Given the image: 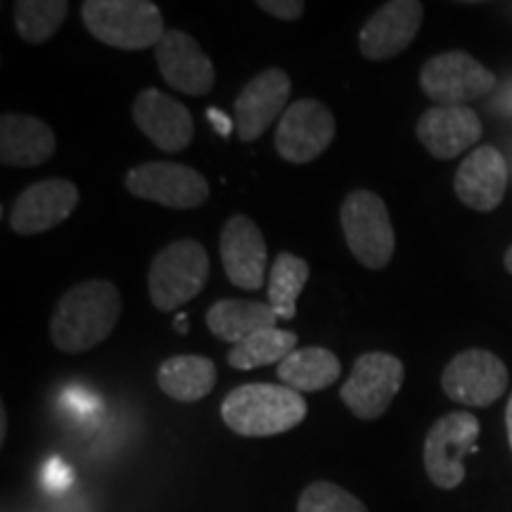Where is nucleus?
<instances>
[{
	"mask_svg": "<svg viewBox=\"0 0 512 512\" xmlns=\"http://www.w3.org/2000/svg\"><path fill=\"white\" fill-rule=\"evenodd\" d=\"M121 316V294L107 280H86L62 294L50 320V337L64 354H81L112 335Z\"/></svg>",
	"mask_w": 512,
	"mask_h": 512,
	"instance_id": "nucleus-1",
	"label": "nucleus"
},
{
	"mask_svg": "<svg viewBox=\"0 0 512 512\" xmlns=\"http://www.w3.org/2000/svg\"><path fill=\"white\" fill-rule=\"evenodd\" d=\"M306 399L285 384H242L221 403V418L240 437H275L306 418Z\"/></svg>",
	"mask_w": 512,
	"mask_h": 512,
	"instance_id": "nucleus-2",
	"label": "nucleus"
},
{
	"mask_svg": "<svg viewBox=\"0 0 512 512\" xmlns=\"http://www.w3.org/2000/svg\"><path fill=\"white\" fill-rule=\"evenodd\" d=\"M86 29L110 48H157L166 34L162 10L150 0H86L81 5Z\"/></svg>",
	"mask_w": 512,
	"mask_h": 512,
	"instance_id": "nucleus-3",
	"label": "nucleus"
},
{
	"mask_svg": "<svg viewBox=\"0 0 512 512\" xmlns=\"http://www.w3.org/2000/svg\"><path fill=\"white\" fill-rule=\"evenodd\" d=\"M209 280V256L197 240H176L159 249L147 273L150 299L171 313L195 299Z\"/></svg>",
	"mask_w": 512,
	"mask_h": 512,
	"instance_id": "nucleus-4",
	"label": "nucleus"
},
{
	"mask_svg": "<svg viewBox=\"0 0 512 512\" xmlns=\"http://www.w3.org/2000/svg\"><path fill=\"white\" fill-rule=\"evenodd\" d=\"M344 240L358 264L380 271L392 261L396 238L387 204L370 190H354L339 209Z\"/></svg>",
	"mask_w": 512,
	"mask_h": 512,
	"instance_id": "nucleus-5",
	"label": "nucleus"
},
{
	"mask_svg": "<svg viewBox=\"0 0 512 512\" xmlns=\"http://www.w3.org/2000/svg\"><path fill=\"white\" fill-rule=\"evenodd\" d=\"M479 420L470 411H453L439 418L425 437V470L439 489H458L465 482V456L477 453Z\"/></svg>",
	"mask_w": 512,
	"mask_h": 512,
	"instance_id": "nucleus-6",
	"label": "nucleus"
},
{
	"mask_svg": "<svg viewBox=\"0 0 512 512\" xmlns=\"http://www.w3.org/2000/svg\"><path fill=\"white\" fill-rule=\"evenodd\" d=\"M494 72L463 50L439 53L425 62L420 88L439 107H467V102L494 91Z\"/></svg>",
	"mask_w": 512,
	"mask_h": 512,
	"instance_id": "nucleus-7",
	"label": "nucleus"
},
{
	"mask_svg": "<svg viewBox=\"0 0 512 512\" xmlns=\"http://www.w3.org/2000/svg\"><path fill=\"white\" fill-rule=\"evenodd\" d=\"M403 377H406V368L401 358L384 354V351H368L356 358L349 380L339 389V396L356 418L377 420L392 406Z\"/></svg>",
	"mask_w": 512,
	"mask_h": 512,
	"instance_id": "nucleus-8",
	"label": "nucleus"
},
{
	"mask_svg": "<svg viewBox=\"0 0 512 512\" xmlns=\"http://www.w3.org/2000/svg\"><path fill=\"white\" fill-rule=\"evenodd\" d=\"M508 368L486 349H465L441 373V387L451 401L467 408H486L508 389Z\"/></svg>",
	"mask_w": 512,
	"mask_h": 512,
	"instance_id": "nucleus-9",
	"label": "nucleus"
},
{
	"mask_svg": "<svg viewBox=\"0 0 512 512\" xmlns=\"http://www.w3.org/2000/svg\"><path fill=\"white\" fill-rule=\"evenodd\" d=\"M126 188L140 200L171 209H195L209 200V183L200 171L174 162H145L126 174Z\"/></svg>",
	"mask_w": 512,
	"mask_h": 512,
	"instance_id": "nucleus-10",
	"label": "nucleus"
},
{
	"mask_svg": "<svg viewBox=\"0 0 512 512\" xmlns=\"http://www.w3.org/2000/svg\"><path fill=\"white\" fill-rule=\"evenodd\" d=\"M335 117L320 100L302 98L287 107L275 131V150L290 164H309L335 138Z\"/></svg>",
	"mask_w": 512,
	"mask_h": 512,
	"instance_id": "nucleus-11",
	"label": "nucleus"
},
{
	"mask_svg": "<svg viewBox=\"0 0 512 512\" xmlns=\"http://www.w3.org/2000/svg\"><path fill=\"white\" fill-rule=\"evenodd\" d=\"M155 60L162 79L174 91L202 98L214 88L216 69L209 55L204 53L195 38L181 29H166L162 41L155 48Z\"/></svg>",
	"mask_w": 512,
	"mask_h": 512,
	"instance_id": "nucleus-12",
	"label": "nucleus"
},
{
	"mask_svg": "<svg viewBox=\"0 0 512 512\" xmlns=\"http://www.w3.org/2000/svg\"><path fill=\"white\" fill-rule=\"evenodd\" d=\"M292 93V81L287 72L278 67L264 69L242 88L235 100V131L242 143H252L273 124L283 117Z\"/></svg>",
	"mask_w": 512,
	"mask_h": 512,
	"instance_id": "nucleus-13",
	"label": "nucleus"
},
{
	"mask_svg": "<svg viewBox=\"0 0 512 512\" xmlns=\"http://www.w3.org/2000/svg\"><path fill=\"white\" fill-rule=\"evenodd\" d=\"M79 204V188L64 178H48V181L29 185L17 197L10 211V226L17 235H38L60 226L72 216Z\"/></svg>",
	"mask_w": 512,
	"mask_h": 512,
	"instance_id": "nucleus-14",
	"label": "nucleus"
},
{
	"mask_svg": "<svg viewBox=\"0 0 512 512\" xmlns=\"http://www.w3.org/2000/svg\"><path fill=\"white\" fill-rule=\"evenodd\" d=\"M221 261L228 280L240 290L254 292L264 285L268 247L259 226L245 214H235L221 230Z\"/></svg>",
	"mask_w": 512,
	"mask_h": 512,
	"instance_id": "nucleus-15",
	"label": "nucleus"
},
{
	"mask_svg": "<svg viewBox=\"0 0 512 512\" xmlns=\"http://www.w3.org/2000/svg\"><path fill=\"white\" fill-rule=\"evenodd\" d=\"M425 8L418 0H392L384 3L363 24L358 34V48L368 60H389L403 53L413 43L422 27Z\"/></svg>",
	"mask_w": 512,
	"mask_h": 512,
	"instance_id": "nucleus-16",
	"label": "nucleus"
},
{
	"mask_svg": "<svg viewBox=\"0 0 512 512\" xmlns=\"http://www.w3.org/2000/svg\"><path fill=\"white\" fill-rule=\"evenodd\" d=\"M133 121L162 152H183L195 136L188 107L157 88H145L133 102Z\"/></svg>",
	"mask_w": 512,
	"mask_h": 512,
	"instance_id": "nucleus-17",
	"label": "nucleus"
},
{
	"mask_svg": "<svg viewBox=\"0 0 512 512\" xmlns=\"http://www.w3.org/2000/svg\"><path fill=\"white\" fill-rule=\"evenodd\" d=\"M458 200L475 211H494L508 190V164L501 150L482 145L465 157L458 166L456 181Z\"/></svg>",
	"mask_w": 512,
	"mask_h": 512,
	"instance_id": "nucleus-18",
	"label": "nucleus"
},
{
	"mask_svg": "<svg viewBox=\"0 0 512 512\" xmlns=\"http://www.w3.org/2000/svg\"><path fill=\"white\" fill-rule=\"evenodd\" d=\"M418 140L437 159H456L482 138V121L472 107L434 105L418 119Z\"/></svg>",
	"mask_w": 512,
	"mask_h": 512,
	"instance_id": "nucleus-19",
	"label": "nucleus"
},
{
	"mask_svg": "<svg viewBox=\"0 0 512 512\" xmlns=\"http://www.w3.org/2000/svg\"><path fill=\"white\" fill-rule=\"evenodd\" d=\"M55 133L31 114L8 112L0 119V162L5 166H38L55 155Z\"/></svg>",
	"mask_w": 512,
	"mask_h": 512,
	"instance_id": "nucleus-20",
	"label": "nucleus"
},
{
	"mask_svg": "<svg viewBox=\"0 0 512 512\" xmlns=\"http://www.w3.org/2000/svg\"><path fill=\"white\" fill-rule=\"evenodd\" d=\"M278 313L271 304L247 302V299H221L207 311V325L221 342L240 344L256 332L275 328Z\"/></svg>",
	"mask_w": 512,
	"mask_h": 512,
	"instance_id": "nucleus-21",
	"label": "nucleus"
},
{
	"mask_svg": "<svg viewBox=\"0 0 512 512\" xmlns=\"http://www.w3.org/2000/svg\"><path fill=\"white\" fill-rule=\"evenodd\" d=\"M157 382L162 392L181 403L200 401L216 384V363L207 356H171L159 366Z\"/></svg>",
	"mask_w": 512,
	"mask_h": 512,
	"instance_id": "nucleus-22",
	"label": "nucleus"
},
{
	"mask_svg": "<svg viewBox=\"0 0 512 512\" xmlns=\"http://www.w3.org/2000/svg\"><path fill=\"white\" fill-rule=\"evenodd\" d=\"M342 373V363L332 354L330 349L323 347H306L292 351L278 366V377L285 387L294 392H323L332 387Z\"/></svg>",
	"mask_w": 512,
	"mask_h": 512,
	"instance_id": "nucleus-23",
	"label": "nucleus"
},
{
	"mask_svg": "<svg viewBox=\"0 0 512 512\" xmlns=\"http://www.w3.org/2000/svg\"><path fill=\"white\" fill-rule=\"evenodd\" d=\"M311 268L302 256L280 252L275 256L271 273H268V304L273 306L278 318L292 320L297 316V299L309 283Z\"/></svg>",
	"mask_w": 512,
	"mask_h": 512,
	"instance_id": "nucleus-24",
	"label": "nucleus"
},
{
	"mask_svg": "<svg viewBox=\"0 0 512 512\" xmlns=\"http://www.w3.org/2000/svg\"><path fill=\"white\" fill-rule=\"evenodd\" d=\"M297 347V335L290 330L268 328L235 344L228 354V366L235 370H254L264 366H280Z\"/></svg>",
	"mask_w": 512,
	"mask_h": 512,
	"instance_id": "nucleus-25",
	"label": "nucleus"
},
{
	"mask_svg": "<svg viewBox=\"0 0 512 512\" xmlns=\"http://www.w3.org/2000/svg\"><path fill=\"white\" fill-rule=\"evenodd\" d=\"M69 12V3L64 0H17L15 3V27L17 34L29 46H41L55 31L62 27Z\"/></svg>",
	"mask_w": 512,
	"mask_h": 512,
	"instance_id": "nucleus-26",
	"label": "nucleus"
},
{
	"mask_svg": "<svg viewBox=\"0 0 512 512\" xmlns=\"http://www.w3.org/2000/svg\"><path fill=\"white\" fill-rule=\"evenodd\" d=\"M297 512H368V508L339 484L313 482L299 496Z\"/></svg>",
	"mask_w": 512,
	"mask_h": 512,
	"instance_id": "nucleus-27",
	"label": "nucleus"
},
{
	"mask_svg": "<svg viewBox=\"0 0 512 512\" xmlns=\"http://www.w3.org/2000/svg\"><path fill=\"white\" fill-rule=\"evenodd\" d=\"M259 8L266 10L268 15L285 19V22H294L304 15L306 5L302 0H259Z\"/></svg>",
	"mask_w": 512,
	"mask_h": 512,
	"instance_id": "nucleus-28",
	"label": "nucleus"
},
{
	"mask_svg": "<svg viewBox=\"0 0 512 512\" xmlns=\"http://www.w3.org/2000/svg\"><path fill=\"white\" fill-rule=\"evenodd\" d=\"M46 482L53 491H62L72 484V470L67 463H62L60 458H53L46 467Z\"/></svg>",
	"mask_w": 512,
	"mask_h": 512,
	"instance_id": "nucleus-29",
	"label": "nucleus"
},
{
	"mask_svg": "<svg viewBox=\"0 0 512 512\" xmlns=\"http://www.w3.org/2000/svg\"><path fill=\"white\" fill-rule=\"evenodd\" d=\"M64 401H67L69 406H72L74 411H79V413H91V411H95V408H98V401H95L91 394H83V392L67 394V396H64Z\"/></svg>",
	"mask_w": 512,
	"mask_h": 512,
	"instance_id": "nucleus-30",
	"label": "nucleus"
},
{
	"mask_svg": "<svg viewBox=\"0 0 512 512\" xmlns=\"http://www.w3.org/2000/svg\"><path fill=\"white\" fill-rule=\"evenodd\" d=\"M209 119H211V124H214V128L216 131H221V136H228L230 133V121L226 119V114H221V112H216V110H209Z\"/></svg>",
	"mask_w": 512,
	"mask_h": 512,
	"instance_id": "nucleus-31",
	"label": "nucleus"
},
{
	"mask_svg": "<svg viewBox=\"0 0 512 512\" xmlns=\"http://www.w3.org/2000/svg\"><path fill=\"white\" fill-rule=\"evenodd\" d=\"M505 430H508V441H510V448H512V394H510L508 408H505Z\"/></svg>",
	"mask_w": 512,
	"mask_h": 512,
	"instance_id": "nucleus-32",
	"label": "nucleus"
},
{
	"mask_svg": "<svg viewBox=\"0 0 512 512\" xmlns=\"http://www.w3.org/2000/svg\"><path fill=\"white\" fill-rule=\"evenodd\" d=\"M5 434H8V413L0 406V441H5Z\"/></svg>",
	"mask_w": 512,
	"mask_h": 512,
	"instance_id": "nucleus-33",
	"label": "nucleus"
},
{
	"mask_svg": "<svg viewBox=\"0 0 512 512\" xmlns=\"http://www.w3.org/2000/svg\"><path fill=\"white\" fill-rule=\"evenodd\" d=\"M503 264H505V268H508V273L512 275V245L508 247V252H505V256H503Z\"/></svg>",
	"mask_w": 512,
	"mask_h": 512,
	"instance_id": "nucleus-34",
	"label": "nucleus"
}]
</instances>
